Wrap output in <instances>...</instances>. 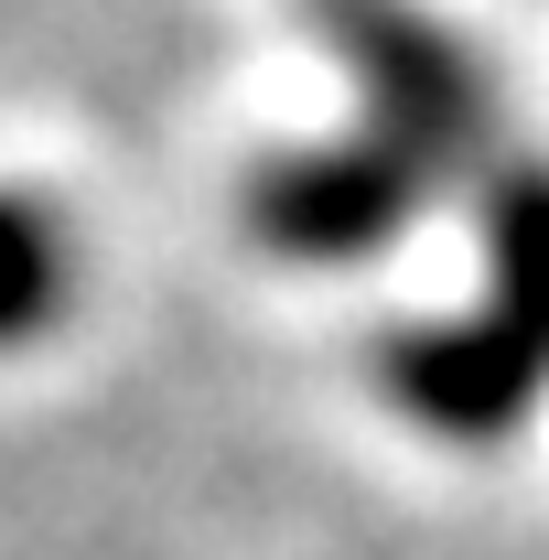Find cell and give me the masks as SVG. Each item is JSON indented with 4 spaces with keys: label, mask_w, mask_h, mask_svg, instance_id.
<instances>
[{
    "label": "cell",
    "mask_w": 549,
    "mask_h": 560,
    "mask_svg": "<svg viewBox=\"0 0 549 560\" xmlns=\"http://www.w3.org/2000/svg\"><path fill=\"white\" fill-rule=\"evenodd\" d=\"M55 280H66L55 226H44L33 206H0V335H11V324H33V313L55 302Z\"/></svg>",
    "instance_id": "1"
}]
</instances>
